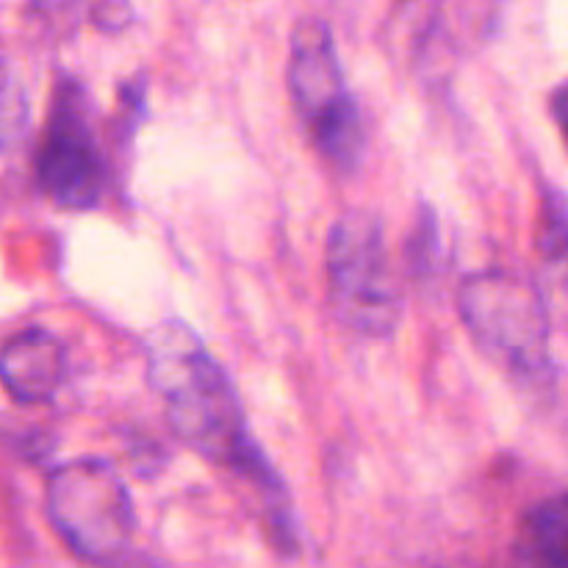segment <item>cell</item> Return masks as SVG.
Wrapping results in <instances>:
<instances>
[{
  "mask_svg": "<svg viewBox=\"0 0 568 568\" xmlns=\"http://www.w3.org/2000/svg\"><path fill=\"white\" fill-rule=\"evenodd\" d=\"M549 111H552V120L558 122L568 148V81L560 83V87H555V92L549 94Z\"/></svg>",
  "mask_w": 568,
  "mask_h": 568,
  "instance_id": "cell-11",
  "label": "cell"
},
{
  "mask_svg": "<svg viewBox=\"0 0 568 568\" xmlns=\"http://www.w3.org/2000/svg\"><path fill=\"white\" fill-rule=\"evenodd\" d=\"M536 253L541 261V288L547 305L552 297L568 300V203L558 189H549L541 200L536 222Z\"/></svg>",
  "mask_w": 568,
  "mask_h": 568,
  "instance_id": "cell-9",
  "label": "cell"
},
{
  "mask_svg": "<svg viewBox=\"0 0 568 568\" xmlns=\"http://www.w3.org/2000/svg\"><path fill=\"white\" fill-rule=\"evenodd\" d=\"M44 508L61 541L87 564L111 568L131 552L136 510L109 460L78 458L55 466L44 486Z\"/></svg>",
  "mask_w": 568,
  "mask_h": 568,
  "instance_id": "cell-4",
  "label": "cell"
},
{
  "mask_svg": "<svg viewBox=\"0 0 568 568\" xmlns=\"http://www.w3.org/2000/svg\"><path fill=\"white\" fill-rule=\"evenodd\" d=\"M128 568H161V566L155 564V560H150V558H136Z\"/></svg>",
  "mask_w": 568,
  "mask_h": 568,
  "instance_id": "cell-12",
  "label": "cell"
},
{
  "mask_svg": "<svg viewBox=\"0 0 568 568\" xmlns=\"http://www.w3.org/2000/svg\"><path fill=\"white\" fill-rule=\"evenodd\" d=\"M516 558L521 568H568V491L541 499L521 516Z\"/></svg>",
  "mask_w": 568,
  "mask_h": 568,
  "instance_id": "cell-8",
  "label": "cell"
},
{
  "mask_svg": "<svg viewBox=\"0 0 568 568\" xmlns=\"http://www.w3.org/2000/svg\"><path fill=\"white\" fill-rule=\"evenodd\" d=\"M67 349L48 331L14 333L0 347V386L22 405L50 403L64 386Z\"/></svg>",
  "mask_w": 568,
  "mask_h": 568,
  "instance_id": "cell-7",
  "label": "cell"
},
{
  "mask_svg": "<svg viewBox=\"0 0 568 568\" xmlns=\"http://www.w3.org/2000/svg\"><path fill=\"white\" fill-rule=\"evenodd\" d=\"M148 381L172 433L244 488L266 536L281 552L300 549L292 494L255 442L236 386L183 320H164L148 336Z\"/></svg>",
  "mask_w": 568,
  "mask_h": 568,
  "instance_id": "cell-1",
  "label": "cell"
},
{
  "mask_svg": "<svg viewBox=\"0 0 568 568\" xmlns=\"http://www.w3.org/2000/svg\"><path fill=\"white\" fill-rule=\"evenodd\" d=\"M327 300L336 320L369 338L392 336L403 320V288L394 275L383 225L369 211H344L325 247Z\"/></svg>",
  "mask_w": 568,
  "mask_h": 568,
  "instance_id": "cell-5",
  "label": "cell"
},
{
  "mask_svg": "<svg viewBox=\"0 0 568 568\" xmlns=\"http://www.w3.org/2000/svg\"><path fill=\"white\" fill-rule=\"evenodd\" d=\"M458 314L488 361L514 377L549 375L552 311L541 288L508 270H480L458 288Z\"/></svg>",
  "mask_w": 568,
  "mask_h": 568,
  "instance_id": "cell-3",
  "label": "cell"
},
{
  "mask_svg": "<svg viewBox=\"0 0 568 568\" xmlns=\"http://www.w3.org/2000/svg\"><path fill=\"white\" fill-rule=\"evenodd\" d=\"M28 120L26 92L17 81L14 70L6 59H0V148L11 142L22 131Z\"/></svg>",
  "mask_w": 568,
  "mask_h": 568,
  "instance_id": "cell-10",
  "label": "cell"
},
{
  "mask_svg": "<svg viewBox=\"0 0 568 568\" xmlns=\"http://www.w3.org/2000/svg\"><path fill=\"white\" fill-rule=\"evenodd\" d=\"M39 189L67 211H89L103 200L109 161L92 122L89 94L75 78H59L37 148Z\"/></svg>",
  "mask_w": 568,
  "mask_h": 568,
  "instance_id": "cell-6",
  "label": "cell"
},
{
  "mask_svg": "<svg viewBox=\"0 0 568 568\" xmlns=\"http://www.w3.org/2000/svg\"><path fill=\"white\" fill-rule=\"evenodd\" d=\"M286 83L316 153L333 170L353 172L366 150L364 114L347 87L331 26L322 17H300L294 22Z\"/></svg>",
  "mask_w": 568,
  "mask_h": 568,
  "instance_id": "cell-2",
  "label": "cell"
}]
</instances>
